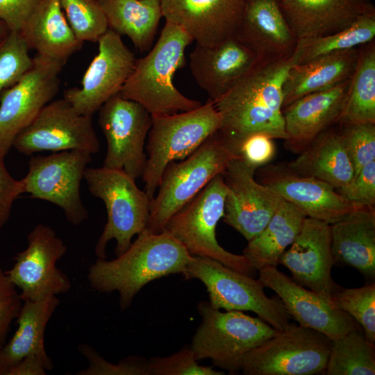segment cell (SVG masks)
<instances>
[{"instance_id": "cell-1", "label": "cell", "mask_w": 375, "mask_h": 375, "mask_svg": "<svg viewBox=\"0 0 375 375\" xmlns=\"http://www.w3.org/2000/svg\"><path fill=\"white\" fill-rule=\"evenodd\" d=\"M291 56L260 62L214 102L222 120L217 132L228 147L252 133L287 138L283 85L294 65Z\"/></svg>"}, {"instance_id": "cell-2", "label": "cell", "mask_w": 375, "mask_h": 375, "mask_svg": "<svg viewBox=\"0 0 375 375\" xmlns=\"http://www.w3.org/2000/svg\"><path fill=\"white\" fill-rule=\"evenodd\" d=\"M192 258L167 231L153 233L144 229L116 258H97L90 266L87 278L96 291L108 294L117 291L123 311L147 283L170 274H183Z\"/></svg>"}, {"instance_id": "cell-3", "label": "cell", "mask_w": 375, "mask_h": 375, "mask_svg": "<svg viewBox=\"0 0 375 375\" xmlns=\"http://www.w3.org/2000/svg\"><path fill=\"white\" fill-rule=\"evenodd\" d=\"M192 38L180 26L165 22L150 51L136 59L119 94L141 104L151 115L196 109L202 104L183 95L173 83L175 72L185 64V51Z\"/></svg>"}, {"instance_id": "cell-4", "label": "cell", "mask_w": 375, "mask_h": 375, "mask_svg": "<svg viewBox=\"0 0 375 375\" xmlns=\"http://www.w3.org/2000/svg\"><path fill=\"white\" fill-rule=\"evenodd\" d=\"M221 123L220 115L209 99L192 110L151 115L147 158L142 176L150 200L156 193L165 167L193 153L219 129Z\"/></svg>"}, {"instance_id": "cell-5", "label": "cell", "mask_w": 375, "mask_h": 375, "mask_svg": "<svg viewBox=\"0 0 375 375\" xmlns=\"http://www.w3.org/2000/svg\"><path fill=\"white\" fill-rule=\"evenodd\" d=\"M233 156L217 131L197 151L164 169L160 183L150 200L145 229L158 233L169 219L192 200L215 176L222 175Z\"/></svg>"}, {"instance_id": "cell-6", "label": "cell", "mask_w": 375, "mask_h": 375, "mask_svg": "<svg viewBox=\"0 0 375 375\" xmlns=\"http://www.w3.org/2000/svg\"><path fill=\"white\" fill-rule=\"evenodd\" d=\"M83 179L91 194L103 201L107 211V222L94 253L97 258H106L108 243L115 240V253L120 256L130 247L133 238L145 229L150 199L138 188L135 179L122 170L87 167Z\"/></svg>"}, {"instance_id": "cell-7", "label": "cell", "mask_w": 375, "mask_h": 375, "mask_svg": "<svg viewBox=\"0 0 375 375\" xmlns=\"http://www.w3.org/2000/svg\"><path fill=\"white\" fill-rule=\"evenodd\" d=\"M197 309L202 320L190 347L197 360L210 358L230 374L242 370L247 353L279 331L259 317L242 311L221 312L207 301H200Z\"/></svg>"}, {"instance_id": "cell-8", "label": "cell", "mask_w": 375, "mask_h": 375, "mask_svg": "<svg viewBox=\"0 0 375 375\" xmlns=\"http://www.w3.org/2000/svg\"><path fill=\"white\" fill-rule=\"evenodd\" d=\"M226 192L223 176H215L169 219L164 231L180 242L191 255L215 260L253 277L257 270L247 258L225 250L217 240L216 228L224 217Z\"/></svg>"}, {"instance_id": "cell-9", "label": "cell", "mask_w": 375, "mask_h": 375, "mask_svg": "<svg viewBox=\"0 0 375 375\" xmlns=\"http://www.w3.org/2000/svg\"><path fill=\"white\" fill-rule=\"evenodd\" d=\"M206 286L209 303L226 311H251L278 331L289 324L290 316L279 297L269 298L258 280L206 257L192 256L183 274Z\"/></svg>"}, {"instance_id": "cell-10", "label": "cell", "mask_w": 375, "mask_h": 375, "mask_svg": "<svg viewBox=\"0 0 375 375\" xmlns=\"http://www.w3.org/2000/svg\"><path fill=\"white\" fill-rule=\"evenodd\" d=\"M332 340L312 328L290 324L245 356L246 375L325 374Z\"/></svg>"}, {"instance_id": "cell-11", "label": "cell", "mask_w": 375, "mask_h": 375, "mask_svg": "<svg viewBox=\"0 0 375 375\" xmlns=\"http://www.w3.org/2000/svg\"><path fill=\"white\" fill-rule=\"evenodd\" d=\"M92 154L82 150L31 155L26 175L21 179L23 193L59 207L67 222L78 226L88 219L81 196V184Z\"/></svg>"}, {"instance_id": "cell-12", "label": "cell", "mask_w": 375, "mask_h": 375, "mask_svg": "<svg viewBox=\"0 0 375 375\" xmlns=\"http://www.w3.org/2000/svg\"><path fill=\"white\" fill-rule=\"evenodd\" d=\"M27 242L26 248L15 256L12 267L5 271L23 302L67 292L70 279L57 267L67 249L63 240L49 226L38 224L28 233Z\"/></svg>"}, {"instance_id": "cell-13", "label": "cell", "mask_w": 375, "mask_h": 375, "mask_svg": "<svg viewBox=\"0 0 375 375\" xmlns=\"http://www.w3.org/2000/svg\"><path fill=\"white\" fill-rule=\"evenodd\" d=\"M98 111V122L107 143L103 167L122 170L134 179L141 177L147 162L144 144L151 115L141 104L119 93Z\"/></svg>"}, {"instance_id": "cell-14", "label": "cell", "mask_w": 375, "mask_h": 375, "mask_svg": "<svg viewBox=\"0 0 375 375\" xmlns=\"http://www.w3.org/2000/svg\"><path fill=\"white\" fill-rule=\"evenodd\" d=\"M17 151L31 156L42 151L82 150L95 154L100 142L92 115L78 112L65 98L52 100L15 138Z\"/></svg>"}, {"instance_id": "cell-15", "label": "cell", "mask_w": 375, "mask_h": 375, "mask_svg": "<svg viewBox=\"0 0 375 375\" xmlns=\"http://www.w3.org/2000/svg\"><path fill=\"white\" fill-rule=\"evenodd\" d=\"M64 65L37 55L28 70L0 95V154L6 156L16 136L53 100Z\"/></svg>"}, {"instance_id": "cell-16", "label": "cell", "mask_w": 375, "mask_h": 375, "mask_svg": "<svg viewBox=\"0 0 375 375\" xmlns=\"http://www.w3.org/2000/svg\"><path fill=\"white\" fill-rule=\"evenodd\" d=\"M98 53L85 70L81 87L67 90L63 98L82 115H93L112 97L119 94L136 61L121 35L108 29L97 41Z\"/></svg>"}, {"instance_id": "cell-17", "label": "cell", "mask_w": 375, "mask_h": 375, "mask_svg": "<svg viewBox=\"0 0 375 375\" xmlns=\"http://www.w3.org/2000/svg\"><path fill=\"white\" fill-rule=\"evenodd\" d=\"M256 170L233 158L222 174L227 188L224 221L248 241L263 230L283 200L256 181Z\"/></svg>"}, {"instance_id": "cell-18", "label": "cell", "mask_w": 375, "mask_h": 375, "mask_svg": "<svg viewBox=\"0 0 375 375\" xmlns=\"http://www.w3.org/2000/svg\"><path fill=\"white\" fill-rule=\"evenodd\" d=\"M258 272L262 286L276 293L290 317L299 325L319 331L331 340L360 328L347 313L318 293L296 283L276 267L266 266Z\"/></svg>"}, {"instance_id": "cell-19", "label": "cell", "mask_w": 375, "mask_h": 375, "mask_svg": "<svg viewBox=\"0 0 375 375\" xmlns=\"http://www.w3.org/2000/svg\"><path fill=\"white\" fill-rule=\"evenodd\" d=\"M289 269L292 280L331 302V294L339 287L331 277L334 265L331 224L306 217L288 250L278 259Z\"/></svg>"}, {"instance_id": "cell-20", "label": "cell", "mask_w": 375, "mask_h": 375, "mask_svg": "<svg viewBox=\"0 0 375 375\" xmlns=\"http://www.w3.org/2000/svg\"><path fill=\"white\" fill-rule=\"evenodd\" d=\"M259 180L307 217L329 224L339 221L356 207L342 197L332 185L313 177L299 175L286 163L264 166Z\"/></svg>"}, {"instance_id": "cell-21", "label": "cell", "mask_w": 375, "mask_h": 375, "mask_svg": "<svg viewBox=\"0 0 375 375\" xmlns=\"http://www.w3.org/2000/svg\"><path fill=\"white\" fill-rule=\"evenodd\" d=\"M245 0H161L165 22L183 28L197 44L214 46L234 36Z\"/></svg>"}, {"instance_id": "cell-22", "label": "cell", "mask_w": 375, "mask_h": 375, "mask_svg": "<svg viewBox=\"0 0 375 375\" xmlns=\"http://www.w3.org/2000/svg\"><path fill=\"white\" fill-rule=\"evenodd\" d=\"M262 62L232 36L214 46L197 43L190 54V67L197 84L215 102Z\"/></svg>"}, {"instance_id": "cell-23", "label": "cell", "mask_w": 375, "mask_h": 375, "mask_svg": "<svg viewBox=\"0 0 375 375\" xmlns=\"http://www.w3.org/2000/svg\"><path fill=\"white\" fill-rule=\"evenodd\" d=\"M350 79L331 88L308 94L283 109L285 148L299 153L320 133L338 123L348 95Z\"/></svg>"}, {"instance_id": "cell-24", "label": "cell", "mask_w": 375, "mask_h": 375, "mask_svg": "<svg viewBox=\"0 0 375 375\" xmlns=\"http://www.w3.org/2000/svg\"><path fill=\"white\" fill-rule=\"evenodd\" d=\"M234 36L262 62L290 56L297 42L279 0H245Z\"/></svg>"}, {"instance_id": "cell-25", "label": "cell", "mask_w": 375, "mask_h": 375, "mask_svg": "<svg viewBox=\"0 0 375 375\" xmlns=\"http://www.w3.org/2000/svg\"><path fill=\"white\" fill-rule=\"evenodd\" d=\"M279 3L297 40L342 31L373 7L367 0H279Z\"/></svg>"}, {"instance_id": "cell-26", "label": "cell", "mask_w": 375, "mask_h": 375, "mask_svg": "<svg viewBox=\"0 0 375 375\" xmlns=\"http://www.w3.org/2000/svg\"><path fill=\"white\" fill-rule=\"evenodd\" d=\"M334 265L356 269L365 277H375V208L356 206L331 224Z\"/></svg>"}, {"instance_id": "cell-27", "label": "cell", "mask_w": 375, "mask_h": 375, "mask_svg": "<svg viewBox=\"0 0 375 375\" xmlns=\"http://www.w3.org/2000/svg\"><path fill=\"white\" fill-rule=\"evenodd\" d=\"M19 32L30 50L64 65L83 43L74 33L58 0H42Z\"/></svg>"}, {"instance_id": "cell-28", "label": "cell", "mask_w": 375, "mask_h": 375, "mask_svg": "<svg viewBox=\"0 0 375 375\" xmlns=\"http://www.w3.org/2000/svg\"><path fill=\"white\" fill-rule=\"evenodd\" d=\"M360 48L328 53L293 65L283 85V109L308 94L331 88L351 78Z\"/></svg>"}, {"instance_id": "cell-29", "label": "cell", "mask_w": 375, "mask_h": 375, "mask_svg": "<svg viewBox=\"0 0 375 375\" xmlns=\"http://www.w3.org/2000/svg\"><path fill=\"white\" fill-rule=\"evenodd\" d=\"M59 304L57 296L23 302L16 319L17 328L10 340L0 349V375H7L13 366L31 356H37L53 365L46 351L44 334Z\"/></svg>"}, {"instance_id": "cell-30", "label": "cell", "mask_w": 375, "mask_h": 375, "mask_svg": "<svg viewBox=\"0 0 375 375\" xmlns=\"http://www.w3.org/2000/svg\"><path fill=\"white\" fill-rule=\"evenodd\" d=\"M299 175L315 178L336 190L354 176V168L340 131L328 128L320 133L294 160L286 163Z\"/></svg>"}, {"instance_id": "cell-31", "label": "cell", "mask_w": 375, "mask_h": 375, "mask_svg": "<svg viewBox=\"0 0 375 375\" xmlns=\"http://www.w3.org/2000/svg\"><path fill=\"white\" fill-rule=\"evenodd\" d=\"M109 29L130 38L141 52L153 45L160 19L161 0H98Z\"/></svg>"}, {"instance_id": "cell-32", "label": "cell", "mask_w": 375, "mask_h": 375, "mask_svg": "<svg viewBox=\"0 0 375 375\" xmlns=\"http://www.w3.org/2000/svg\"><path fill=\"white\" fill-rule=\"evenodd\" d=\"M306 217L297 208L283 200L263 230L248 241L243 255L258 271L266 266L276 267L281 254L299 234Z\"/></svg>"}, {"instance_id": "cell-33", "label": "cell", "mask_w": 375, "mask_h": 375, "mask_svg": "<svg viewBox=\"0 0 375 375\" xmlns=\"http://www.w3.org/2000/svg\"><path fill=\"white\" fill-rule=\"evenodd\" d=\"M338 123L375 124L374 40L360 48L347 100Z\"/></svg>"}, {"instance_id": "cell-34", "label": "cell", "mask_w": 375, "mask_h": 375, "mask_svg": "<svg viewBox=\"0 0 375 375\" xmlns=\"http://www.w3.org/2000/svg\"><path fill=\"white\" fill-rule=\"evenodd\" d=\"M374 37L375 10L372 7L342 31L297 40L291 56L294 65L301 64L328 53L360 47L373 41Z\"/></svg>"}, {"instance_id": "cell-35", "label": "cell", "mask_w": 375, "mask_h": 375, "mask_svg": "<svg viewBox=\"0 0 375 375\" xmlns=\"http://www.w3.org/2000/svg\"><path fill=\"white\" fill-rule=\"evenodd\" d=\"M327 375H374L375 347L360 329L332 340Z\"/></svg>"}, {"instance_id": "cell-36", "label": "cell", "mask_w": 375, "mask_h": 375, "mask_svg": "<svg viewBox=\"0 0 375 375\" xmlns=\"http://www.w3.org/2000/svg\"><path fill=\"white\" fill-rule=\"evenodd\" d=\"M331 303L350 315L363 328L365 337L375 343V284L358 288L338 287L331 294Z\"/></svg>"}, {"instance_id": "cell-37", "label": "cell", "mask_w": 375, "mask_h": 375, "mask_svg": "<svg viewBox=\"0 0 375 375\" xmlns=\"http://www.w3.org/2000/svg\"><path fill=\"white\" fill-rule=\"evenodd\" d=\"M77 38L82 42H97L108 29L98 0H58Z\"/></svg>"}, {"instance_id": "cell-38", "label": "cell", "mask_w": 375, "mask_h": 375, "mask_svg": "<svg viewBox=\"0 0 375 375\" xmlns=\"http://www.w3.org/2000/svg\"><path fill=\"white\" fill-rule=\"evenodd\" d=\"M29 51L19 31H10L0 37V95L31 67Z\"/></svg>"}, {"instance_id": "cell-39", "label": "cell", "mask_w": 375, "mask_h": 375, "mask_svg": "<svg viewBox=\"0 0 375 375\" xmlns=\"http://www.w3.org/2000/svg\"><path fill=\"white\" fill-rule=\"evenodd\" d=\"M341 136L354 168V176L375 160V124L343 125Z\"/></svg>"}, {"instance_id": "cell-40", "label": "cell", "mask_w": 375, "mask_h": 375, "mask_svg": "<svg viewBox=\"0 0 375 375\" xmlns=\"http://www.w3.org/2000/svg\"><path fill=\"white\" fill-rule=\"evenodd\" d=\"M78 352L84 356L88 367L79 371L78 375H150L148 361L139 356H129L115 364L105 360L94 348L88 344L78 347Z\"/></svg>"}, {"instance_id": "cell-41", "label": "cell", "mask_w": 375, "mask_h": 375, "mask_svg": "<svg viewBox=\"0 0 375 375\" xmlns=\"http://www.w3.org/2000/svg\"><path fill=\"white\" fill-rule=\"evenodd\" d=\"M150 375H223L212 367L202 366L197 363L191 347L166 357H153L148 361Z\"/></svg>"}, {"instance_id": "cell-42", "label": "cell", "mask_w": 375, "mask_h": 375, "mask_svg": "<svg viewBox=\"0 0 375 375\" xmlns=\"http://www.w3.org/2000/svg\"><path fill=\"white\" fill-rule=\"evenodd\" d=\"M274 139L263 133L246 135L228 147L233 158H238L256 169L267 165L274 157Z\"/></svg>"}, {"instance_id": "cell-43", "label": "cell", "mask_w": 375, "mask_h": 375, "mask_svg": "<svg viewBox=\"0 0 375 375\" xmlns=\"http://www.w3.org/2000/svg\"><path fill=\"white\" fill-rule=\"evenodd\" d=\"M336 190L354 206L374 207L375 160L365 165L350 183Z\"/></svg>"}, {"instance_id": "cell-44", "label": "cell", "mask_w": 375, "mask_h": 375, "mask_svg": "<svg viewBox=\"0 0 375 375\" xmlns=\"http://www.w3.org/2000/svg\"><path fill=\"white\" fill-rule=\"evenodd\" d=\"M22 304L18 289L0 262V349L6 344L11 324L16 320Z\"/></svg>"}, {"instance_id": "cell-45", "label": "cell", "mask_w": 375, "mask_h": 375, "mask_svg": "<svg viewBox=\"0 0 375 375\" xmlns=\"http://www.w3.org/2000/svg\"><path fill=\"white\" fill-rule=\"evenodd\" d=\"M4 157L0 154V231L9 219L15 200L23 194L21 180L15 179L8 172Z\"/></svg>"}, {"instance_id": "cell-46", "label": "cell", "mask_w": 375, "mask_h": 375, "mask_svg": "<svg viewBox=\"0 0 375 375\" xmlns=\"http://www.w3.org/2000/svg\"><path fill=\"white\" fill-rule=\"evenodd\" d=\"M42 0H0V20L10 31H19Z\"/></svg>"}, {"instance_id": "cell-47", "label": "cell", "mask_w": 375, "mask_h": 375, "mask_svg": "<svg viewBox=\"0 0 375 375\" xmlns=\"http://www.w3.org/2000/svg\"><path fill=\"white\" fill-rule=\"evenodd\" d=\"M53 365H50L37 356L24 358L8 372L7 375H45Z\"/></svg>"}, {"instance_id": "cell-48", "label": "cell", "mask_w": 375, "mask_h": 375, "mask_svg": "<svg viewBox=\"0 0 375 375\" xmlns=\"http://www.w3.org/2000/svg\"><path fill=\"white\" fill-rule=\"evenodd\" d=\"M10 31L7 25L0 20V37L6 35Z\"/></svg>"}]
</instances>
